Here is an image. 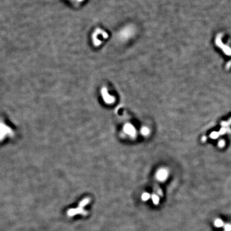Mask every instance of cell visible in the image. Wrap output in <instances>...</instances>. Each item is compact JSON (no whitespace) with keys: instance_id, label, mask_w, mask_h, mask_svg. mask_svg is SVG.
I'll return each mask as SVG.
<instances>
[{"instance_id":"6da1fadb","label":"cell","mask_w":231,"mask_h":231,"mask_svg":"<svg viewBox=\"0 0 231 231\" xmlns=\"http://www.w3.org/2000/svg\"><path fill=\"white\" fill-rule=\"evenodd\" d=\"M67 214L68 216H70V217L73 216L75 215H78V214H81V215L86 216V215H87V211H85L83 208L79 207L78 208L71 209L68 210V211H67Z\"/></svg>"},{"instance_id":"7a4b0ae2","label":"cell","mask_w":231,"mask_h":231,"mask_svg":"<svg viewBox=\"0 0 231 231\" xmlns=\"http://www.w3.org/2000/svg\"><path fill=\"white\" fill-rule=\"evenodd\" d=\"M124 130L126 133L131 137L135 135V129L133 126L131 124H126L124 127Z\"/></svg>"},{"instance_id":"3957f363","label":"cell","mask_w":231,"mask_h":231,"mask_svg":"<svg viewBox=\"0 0 231 231\" xmlns=\"http://www.w3.org/2000/svg\"><path fill=\"white\" fill-rule=\"evenodd\" d=\"M168 176V172L166 170L162 169L157 172L156 177L157 179L160 181L165 180Z\"/></svg>"},{"instance_id":"277c9868","label":"cell","mask_w":231,"mask_h":231,"mask_svg":"<svg viewBox=\"0 0 231 231\" xmlns=\"http://www.w3.org/2000/svg\"><path fill=\"white\" fill-rule=\"evenodd\" d=\"M102 95H103V96L104 98V101H105L108 104L112 103L114 101V97H112V96L110 95L109 94H108L107 89H103Z\"/></svg>"},{"instance_id":"5b68a950","label":"cell","mask_w":231,"mask_h":231,"mask_svg":"<svg viewBox=\"0 0 231 231\" xmlns=\"http://www.w3.org/2000/svg\"><path fill=\"white\" fill-rule=\"evenodd\" d=\"M151 198H152V200H153V203L154 204H155V205H158L159 204V202H160V199L159 197L158 196L153 194L152 196H151Z\"/></svg>"},{"instance_id":"8992f818","label":"cell","mask_w":231,"mask_h":231,"mask_svg":"<svg viewBox=\"0 0 231 231\" xmlns=\"http://www.w3.org/2000/svg\"><path fill=\"white\" fill-rule=\"evenodd\" d=\"M89 201H90V200H89V199H88V198L84 199L82 201L80 202V203H79V207H80V208H83L85 206H86L87 204L89 203Z\"/></svg>"},{"instance_id":"52a82bcc","label":"cell","mask_w":231,"mask_h":231,"mask_svg":"<svg viewBox=\"0 0 231 231\" xmlns=\"http://www.w3.org/2000/svg\"><path fill=\"white\" fill-rule=\"evenodd\" d=\"M222 228H224L223 231H231V223H225Z\"/></svg>"},{"instance_id":"ba28073f","label":"cell","mask_w":231,"mask_h":231,"mask_svg":"<svg viewBox=\"0 0 231 231\" xmlns=\"http://www.w3.org/2000/svg\"><path fill=\"white\" fill-rule=\"evenodd\" d=\"M149 129H148V128H147V127H143V128L141 129V133H142V134H143V135H148V134H149Z\"/></svg>"},{"instance_id":"9c48e42d","label":"cell","mask_w":231,"mask_h":231,"mask_svg":"<svg viewBox=\"0 0 231 231\" xmlns=\"http://www.w3.org/2000/svg\"><path fill=\"white\" fill-rule=\"evenodd\" d=\"M149 194L148 193H144L142 195V198L143 200H144V201H146L149 198Z\"/></svg>"},{"instance_id":"30bf717a","label":"cell","mask_w":231,"mask_h":231,"mask_svg":"<svg viewBox=\"0 0 231 231\" xmlns=\"http://www.w3.org/2000/svg\"><path fill=\"white\" fill-rule=\"evenodd\" d=\"M155 190L158 195H160L161 196H163V192L160 188L158 187H157L156 188H155Z\"/></svg>"}]
</instances>
